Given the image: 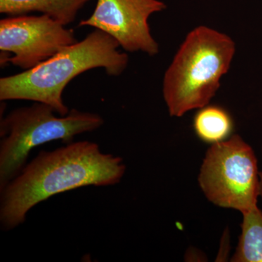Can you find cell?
<instances>
[{
	"mask_svg": "<svg viewBox=\"0 0 262 262\" xmlns=\"http://www.w3.org/2000/svg\"><path fill=\"white\" fill-rule=\"evenodd\" d=\"M126 171L122 158L103 153L96 143L77 141L41 151L0 189V227L23 225L34 206L51 196L78 188L119 184Z\"/></svg>",
	"mask_w": 262,
	"mask_h": 262,
	"instance_id": "cell-1",
	"label": "cell"
},
{
	"mask_svg": "<svg viewBox=\"0 0 262 262\" xmlns=\"http://www.w3.org/2000/svg\"><path fill=\"white\" fill-rule=\"evenodd\" d=\"M120 45L106 33L95 29L80 42L62 50L37 67L17 75L0 79V100H27L49 105L60 116L70 110L63 93L77 76L96 68L117 77L128 64L126 53L118 51Z\"/></svg>",
	"mask_w": 262,
	"mask_h": 262,
	"instance_id": "cell-2",
	"label": "cell"
},
{
	"mask_svg": "<svg viewBox=\"0 0 262 262\" xmlns=\"http://www.w3.org/2000/svg\"><path fill=\"white\" fill-rule=\"evenodd\" d=\"M235 53L227 34L201 26L189 33L163 79L164 100L172 117L207 106Z\"/></svg>",
	"mask_w": 262,
	"mask_h": 262,
	"instance_id": "cell-3",
	"label": "cell"
},
{
	"mask_svg": "<svg viewBox=\"0 0 262 262\" xmlns=\"http://www.w3.org/2000/svg\"><path fill=\"white\" fill-rule=\"evenodd\" d=\"M46 103L34 102L13 110L0 120V189L16 177L27 165L33 149L51 141L70 144L76 136L100 128L98 114L72 108L57 117Z\"/></svg>",
	"mask_w": 262,
	"mask_h": 262,
	"instance_id": "cell-4",
	"label": "cell"
},
{
	"mask_svg": "<svg viewBox=\"0 0 262 262\" xmlns=\"http://www.w3.org/2000/svg\"><path fill=\"white\" fill-rule=\"evenodd\" d=\"M257 159L238 135L212 144L200 173V186L215 206L244 213L257 206L260 196Z\"/></svg>",
	"mask_w": 262,
	"mask_h": 262,
	"instance_id": "cell-5",
	"label": "cell"
},
{
	"mask_svg": "<svg viewBox=\"0 0 262 262\" xmlns=\"http://www.w3.org/2000/svg\"><path fill=\"white\" fill-rule=\"evenodd\" d=\"M47 15H20L0 20L1 65L24 71L77 42L74 31Z\"/></svg>",
	"mask_w": 262,
	"mask_h": 262,
	"instance_id": "cell-6",
	"label": "cell"
},
{
	"mask_svg": "<svg viewBox=\"0 0 262 262\" xmlns=\"http://www.w3.org/2000/svg\"><path fill=\"white\" fill-rule=\"evenodd\" d=\"M160 0H97L94 13L79 27H91L111 36L127 52L141 51L155 56L158 42L150 32L148 20L166 9Z\"/></svg>",
	"mask_w": 262,
	"mask_h": 262,
	"instance_id": "cell-7",
	"label": "cell"
},
{
	"mask_svg": "<svg viewBox=\"0 0 262 262\" xmlns=\"http://www.w3.org/2000/svg\"><path fill=\"white\" fill-rule=\"evenodd\" d=\"M91 0H0V13L10 16L39 12L67 26Z\"/></svg>",
	"mask_w": 262,
	"mask_h": 262,
	"instance_id": "cell-8",
	"label": "cell"
},
{
	"mask_svg": "<svg viewBox=\"0 0 262 262\" xmlns=\"http://www.w3.org/2000/svg\"><path fill=\"white\" fill-rule=\"evenodd\" d=\"M193 127L201 140L213 144L225 141L231 135L233 121L225 108L207 105L196 114Z\"/></svg>",
	"mask_w": 262,
	"mask_h": 262,
	"instance_id": "cell-9",
	"label": "cell"
},
{
	"mask_svg": "<svg viewBox=\"0 0 262 262\" xmlns=\"http://www.w3.org/2000/svg\"><path fill=\"white\" fill-rule=\"evenodd\" d=\"M242 214V233L231 261L262 262V211L256 207Z\"/></svg>",
	"mask_w": 262,
	"mask_h": 262,
	"instance_id": "cell-10",
	"label": "cell"
},
{
	"mask_svg": "<svg viewBox=\"0 0 262 262\" xmlns=\"http://www.w3.org/2000/svg\"><path fill=\"white\" fill-rule=\"evenodd\" d=\"M259 187H260V196L262 198V172H259Z\"/></svg>",
	"mask_w": 262,
	"mask_h": 262,
	"instance_id": "cell-11",
	"label": "cell"
}]
</instances>
